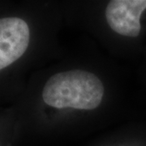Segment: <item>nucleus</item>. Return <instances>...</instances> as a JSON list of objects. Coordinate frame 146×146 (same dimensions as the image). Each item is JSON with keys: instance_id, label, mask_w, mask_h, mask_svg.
Returning <instances> with one entry per match:
<instances>
[{"instance_id": "3", "label": "nucleus", "mask_w": 146, "mask_h": 146, "mask_svg": "<svg viewBox=\"0 0 146 146\" xmlns=\"http://www.w3.org/2000/svg\"><path fill=\"white\" fill-rule=\"evenodd\" d=\"M146 9V0H112L106 10V21L115 33L137 36L141 32V16Z\"/></svg>"}, {"instance_id": "2", "label": "nucleus", "mask_w": 146, "mask_h": 146, "mask_svg": "<svg viewBox=\"0 0 146 146\" xmlns=\"http://www.w3.org/2000/svg\"><path fill=\"white\" fill-rule=\"evenodd\" d=\"M29 43V29L18 17H6L0 21V69L14 63L26 51Z\"/></svg>"}, {"instance_id": "1", "label": "nucleus", "mask_w": 146, "mask_h": 146, "mask_svg": "<svg viewBox=\"0 0 146 146\" xmlns=\"http://www.w3.org/2000/svg\"><path fill=\"white\" fill-rule=\"evenodd\" d=\"M103 94V84L94 74L72 70L49 79L42 98L47 105L58 109L94 110L101 104Z\"/></svg>"}]
</instances>
